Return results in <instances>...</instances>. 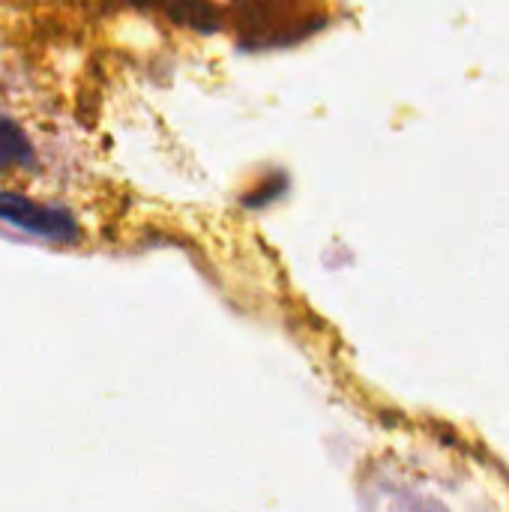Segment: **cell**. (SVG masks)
Returning a JSON list of instances; mask_svg holds the SVG:
<instances>
[{"label": "cell", "instance_id": "obj_2", "mask_svg": "<svg viewBox=\"0 0 509 512\" xmlns=\"http://www.w3.org/2000/svg\"><path fill=\"white\" fill-rule=\"evenodd\" d=\"M27 156H30V147L24 135L12 123H0V168L27 162Z\"/></svg>", "mask_w": 509, "mask_h": 512}, {"label": "cell", "instance_id": "obj_1", "mask_svg": "<svg viewBox=\"0 0 509 512\" xmlns=\"http://www.w3.org/2000/svg\"><path fill=\"white\" fill-rule=\"evenodd\" d=\"M0 219H9L12 225L42 234V237H72V231H75L72 219L63 210L39 207V204L15 198V195H0Z\"/></svg>", "mask_w": 509, "mask_h": 512}]
</instances>
